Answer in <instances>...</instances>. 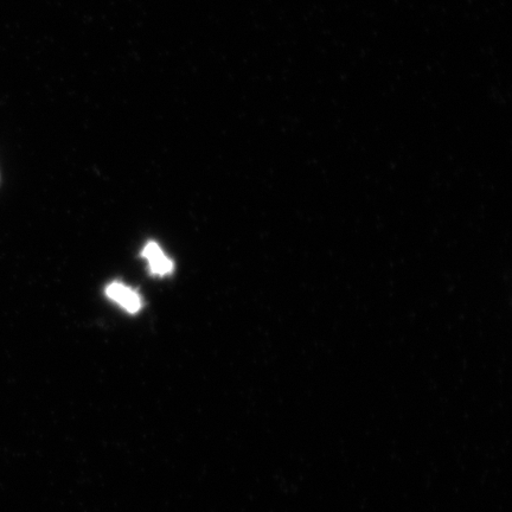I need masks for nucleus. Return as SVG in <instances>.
I'll return each instance as SVG.
<instances>
[{
    "label": "nucleus",
    "mask_w": 512,
    "mask_h": 512,
    "mask_svg": "<svg viewBox=\"0 0 512 512\" xmlns=\"http://www.w3.org/2000/svg\"><path fill=\"white\" fill-rule=\"evenodd\" d=\"M106 296L118 303L127 312L137 313L142 309V298L132 288L120 283H113L106 288Z\"/></svg>",
    "instance_id": "f257e3e1"
},
{
    "label": "nucleus",
    "mask_w": 512,
    "mask_h": 512,
    "mask_svg": "<svg viewBox=\"0 0 512 512\" xmlns=\"http://www.w3.org/2000/svg\"><path fill=\"white\" fill-rule=\"evenodd\" d=\"M143 256L149 262L150 270L153 274L168 275L174 271V262L164 254L156 242H149L144 248Z\"/></svg>",
    "instance_id": "f03ea898"
}]
</instances>
